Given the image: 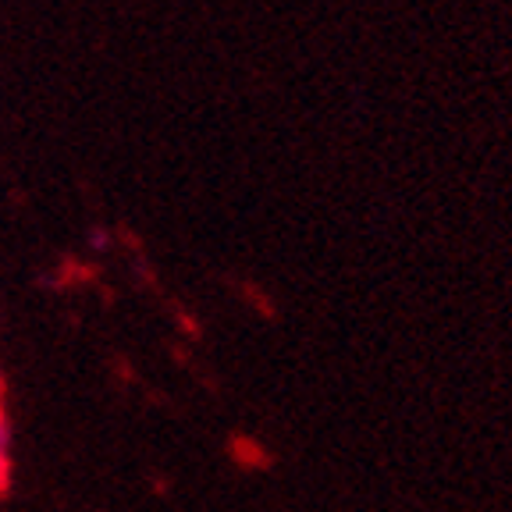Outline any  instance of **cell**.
<instances>
[{
  "mask_svg": "<svg viewBox=\"0 0 512 512\" xmlns=\"http://www.w3.org/2000/svg\"><path fill=\"white\" fill-rule=\"evenodd\" d=\"M8 448H11V431H8V420L0 416V484H4V473H8Z\"/></svg>",
  "mask_w": 512,
  "mask_h": 512,
  "instance_id": "cell-1",
  "label": "cell"
}]
</instances>
